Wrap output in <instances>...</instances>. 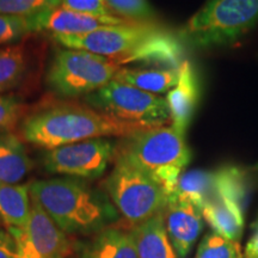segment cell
Masks as SVG:
<instances>
[{"label":"cell","mask_w":258,"mask_h":258,"mask_svg":"<svg viewBox=\"0 0 258 258\" xmlns=\"http://www.w3.org/2000/svg\"><path fill=\"white\" fill-rule=\"evenodd\" d=\"M200 80L198 72L189 60H184L178 70V80L167 92L166 103L172 125L185 134L191 123L200 101Z\"/></svg>","instance_id":"13"},{"label":"cell","mask_w":258,"mask_h":258,"mask_svg":"<svg viewBox=\"0 0 258 258\" xmlns=\"http://www.w3.org/2000/svg\"><path fill=\"white\" fill-rule=\"evenodd\" d=\"M18 258H67L70 240L46 211L31 199V211L23 227H9Z\"/></svg>","instance_id":"10"},{"label":"cell","mask_w":258,"mask_h":258,"mask_svg":"<svg viewBox=\"0 0 258 258\" xmlns=\"http://www.w3.org/2000/svg\"><path fill=\"white\" fill-rule=\"evenodd\" d=\"M63 48L91 51L122 66L143 63L147 67L178 70L183 63L179 36L154 22H125L97 29L79 36H53Z\"/></svg>","instance_id":"1"},{"label":"cell","mask_w":258,"mask_h":258,"mask_svg":"<svg viewBox=\"0 0 258 258\" xmlns=\"http://www.w3.org/2000/svg\"><path fill=\"white\" fill-rule=\"evenodd\" d=\"M31 32L34 31L28 17L0 16V46L16 43Z\"/></svg>","instance_id":"25"},{"label":"cell","mask_w":258,"mask_h":258,"mask_svg":"<svg viewBox=\"0 0 258 258\" xmlns=\"http://www.w3.org/2000/svg\"><path fill=\"white\" fill-rule=\"evenodd\" d=\"M217 176L215 172L192 170L182 173L173 195L191 202L201 211L209 200L217 196Z\"/></svg>","instance_id":"20"},{"label":"cell","mask_w":258,"mask_h":258,"mask_svg":"<svg viewBox=\"0 0 258 258\" xmlns=\"http://www.w3.org/2000/svg\"><path fill=\"white\" fill-rule=\"evenodd\" d=\"M165 226L171 244L178 258H186L203 228L200 208L191 202L170 195L164 209Z\"/></svg>","instance_id":"12"},{"label":"cell","mask_w":258,"mask_h":258,"mask_svg":"<svg viewBox=\"0 0 258 258\" xmlns=\"http://www.w3.org/2000/svg\"><path fill=\"white\" fill-rule=\"evenodd\" d=\"M31 211L30 189L27 184L0 183V219L9 227H23Z\"/></svg>","instance_id":"19"},{"label":"cell","mask_w":258,"mask_h":258,"mask_svg":"<svg viewBox=\"0 0 258 258\" xmlns=\"http://www.w3.org/2000/svg\"><path fill=\"white\" fill-rule=\"evenodd\" d=\"M115 153L116 145L109 139H90L47 151L43 166L54 175L96 179L105 172Z\"/></svg>","instance_id":"9"},{"label":"cell","mask_w":258,"mask_h":258,"mask_svg":"<svg viewBox=\"0 0 258 258\" xmlns=\"http://www.w3.org/2000/svg\"><path fill=\"white\" fill-rule=\"evenodd\" d=\"M258 24V0H208L179 31L183 43L208 49L233 44Z\"/></svg>","instance_id":"5"},{"label":"cell","mask_w":258,"mask_h":258,"mask_svg":"<svg viewBox=\"0 0 258 258\" xmlns=\"http://www.w3.org/2000/svg\"><path fill=\"white\" fill-rule=\"evenodd\" d=\"M80 258H139L131 233L108 227L84 245Z\"/></svg>","instance_id":"17"},{"label":"cell","mask_w":258,"mask_h":258,"mask_svg":"<svg viewBox=\"0 0 258 258\" xmlns=\"http://www.w3.org/2000/svg\"><path fill=\"white\" fill-rule=\"evenodd\" d=\"M32 169L24 144L12 133L0 134V183L19 184Z\"/></svg>","instance_id":"16"},{"label":"cell","mask_w":258,"mask_h":258,"mask_svg":"<svg viewBox=\"0 0 258 258\" xmlns=\"http://www.w3.org/2000/svg\"><path fill=\"white\" fill-rule=\"evenodd\" d=\"M0 258H18L15 240L9 231H0Z\"/></svg>","instance_id":"28"},{"label":"cell","mask_w":258,"mask_h":258,"mask_svg":"<svg viewBox=\"0 0 258 258\" xmlns=\"http://www.w3.org/2000/svg\"><path fill=\"white\" fill-rule=\"evenodd\" d=\"M28 67V53L23 44L0 48V93L16 88L23 80Z\"/></svg>","instance_id":"21"},{"label":"cell","mask_w":258,"mask_h":258,"mask_svg":"<svg viewBox=\"0 0 258 258\" xmlns=\"http://www.w3.org/2000/svg\"><path fill=\"white\" fill-rule=\"evenodd\" d=\"M145 129L124 123L91 106L55 104L38 109L24 118L22 138L49 151L98 138H127Z\"/></svg>","instance_id":"3"},{"label":"cell","mask_w":258,"mask_h":258,"mask_svg":"<svg viewBox=\"0 0 258 258\" xmlns=\"http://www.w3.org/2000/svg\"><path fill=\"white\" fill-rule=\"evenodd\" d=\"M245 257H258V221L256 228H254V233L245 249Z\"/></svg>","instance_id":"29"},{"label":"cell","mask_w":258,"mask_h":258,"mask_svg":"<svg viewBox=\"0 0 258 258\" xmlns=\"http://www.w3.org/2000/svg\"><path fill=\"white\" fill-rule=\"evenodd\" d=\"M61 5V0H0V16L30 17Z\"/></svg>","instance_id":"24"},{"label":"cell","mask_w":258,"mask_h":258,"mask_svg":"<svg viewBox=\"0 0 258 258\" xmlns=\"http://www.w3.org/2000/svg\"><path fill=\"white\" fill-rule=\"evenodd\" d=\"M118 154L159 183L169 196L175 192L191 158L185 134L172 124L145 129L124 138Z\"/></svg>","instance_id":"4"},{"label":"cell","mask_w":258,"mask_h":258,"mask_svg":"<svg viewBox=\"0 0 258 258\" xmlns=\"http://www.w3.org/2000/svg\"><path fill=\"white\" fill-rule=\"evenodd\" d=\"M30 196L64 233L97 234L118 219L105 192L77 178L41 179L29 184Z\"/></svg>","instance_id":"2"},{"label":"cell","mask_w":258,"mask_h":258,"mask_svg":"<svg viewBox=\"0 0 258 258\" xmlns=\"http://www.w3.org/2000/svg\"><path fill=\"white\" fill-rule=\"evenodd\" d=\"M28 18L32 31H47L51 36H79L108 25H118L129 22L117 16L99 17L82 14L61 5L44 10Z\"/></svg>","instance_id":"11"},{"label":"cell","mask_w":258,"mask_h":258,"mask_svg":"<svg viewBox=\"0 0 258 258\" xmlns=\"http://www.w3.org/2000/svg\"><path fill=\"white\" fill-rule=\"evenodd\" d=\"M121 67L108 57L80 49L57 50L47 72V84L64 98L88 96L115 78Z\"/></svg>","instance_id":"7"},{"label":"cell","mask_w":258,"mask_h":258,"mask_svg":"<svg viewBox=\"0 0 258 258\" xmlns=\"http://www.w3.org/2000/svg\"><path fill=\"white\" fill-rule=\"evenodd\" d=\"M105 190L118 213L134 225L163 212L169 200L159 183L120 154L105 180Z\"/></svg>","instance_id":"6"},{"label":"cell","mask_w":258,"mask_h":258,"mask_svg":"<svg viewBox=\"0 0 258 258\" xmlns=\"http://www.w3.org/2000/svg\"><path fill=\"white\" fill-rule=\"evenodd\" d=\"M86 104L116 120L151 129L171 121L166 99L112 79L85 97Z\"/></svg>","instance_id":"8"},{"label":"cell","mask_w":258,"mask_h":258,"mask_svg":"<svg viewBox=\"0 0 258 258\" xmlns=\"http://www.w3.org/2000/svg\"><path fill=\"white\" fill-rule=\"evenodd\" d=\"M250 258H258V257H250Z\"/></svg>","instance_id":"30"},{"label":"cell","mask_w":258,"mask_h":258,"mask_svg":"<svg viewBox=\"0 0 258 258\" xmlns=\"http://www.w3.org/2000/svg\"><path fill=\"white\" fill-rule=\"evenodd\" d=\"M61 6L82 14L110 17L115 16L106 0H61Z\"/></svg>","instance_id":"27"},{"label":"cell","mask_w":258,"mask_h":258,"mask_svg":"<svg viewBox=\"0 0 258 258\" xmlns=\"http://www.w3.org/2000/svg\"><path fill=\"white\" fill-rule=\"evenodd\" d=\"M178 70L156 69V67H140V69L121 67L114 79L143 91L159 96L169 92L176 85L178 80Z\"/></svg>","instance_id":"18"},{"label":"cell","mask_w":258,"mask_h":258,"mask_svg":"<svg viewBox=\"0 0 258 258\" xmlns=\"http://www.w3.org/2000/svg\"><path fill=\"white\" fill-rule=\"evenodd\" d=\"M201 213L213 232L239 243L244 228L241 206L232 200L217 195L203 206Z\"/></svg>","instance_id":"15"},{"label":"cell","mask_w":258,"mask_h":258,"mask_svg":"<svg viewBox=\"0 0 258 258\" xmlns=\"http://www.w3.org/2000/svg\"><path fill=\"white\" fill-rule=\"evenodd\" d=\"M23 103L14 95L0 93V133H9L24 114Z\"/></svg>","instance_id":"26"},{"label":"cell","mask_w":258,"mask_h":258,"mask_svg":"<svg viewBox=\"0 0 258 258\" xmlns=\"http://www.w3.org/2000/svg\"><path fill=\"white\" fill-rule=\"evenodd\" d=\"M131 234L139 258H178L167 235L164 211L141 224L134 225Z\"/></svg>","instance_id":"14"},{"label":"cell","mask_w":258,"mask_h":258,"mask_svg":"<svg viewBox=\"0 0 258 258\" xmlns=\"http://www.w3.org/2000/svg\"><path fill=\"white\" fill-rule=\"evenodd\" d=\"M112 14L129 22H154L156 10L148 0H106Z\"/></svg>","instance_id":"23"},{"label":"cell","mask_w":258,"mask_h":258,"mask_svg":"<svg viewBox=\"0 0 258 258\" xmlns=\"http://www.w3.org/2000/svg\"><path fill=\"white\" fill-rule=\"evenodd\" d=\"M0 231H2V230H0Z\"/></svg>","instance_id":"31"},{"label":"cell","mask_w":258,"mask_h":258,"mask_svg":"<svg viewBox=\"0 0 258 258\" xmlns=\"http://www.w3.org/2000/svg\"><path fill=\"white\" fill-rule=\"evenodd\" d=\"M195 258H244L240 245L212 232L203 238Z\"/></svg>","instance_id":"22"}]
</instances>
